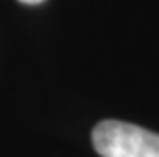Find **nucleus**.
I'll use <instances>...</instances> for the list:
<instances>
[{
    "label": "nucleus",
    "instance_id": "nucleus-1",
    "mask_svg": "<svg viewBox=\"0 0 159 157\" xmlns=\"http://www.w3.org/2000/svg\"><path fill=\"white\" fill-rule=\"evenodd\" d=\"M91 140L101 157H159V134L125 121L97 123Z\"/></svg>",
    "mask_w": 159,
    "mask_h": 157
},
{
    "label": "nucleus",
    "instance_id": "nucleus-2",
    "mask_svg": "<svg viewBox=\"0 0 159 157\" xmlns=\"http://www.w3.org/2000/svg\"><path fill=\"white\" fill-rule=\"evenodd\" d=\"M19 2H23V4H40V2H44V0H19Z\"/></svg>",
    "mask_w": 159,
    "mask_h": 157
}]
</instances>
